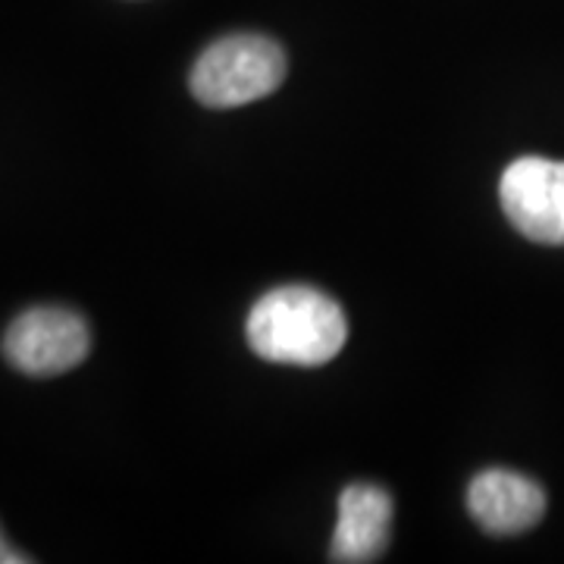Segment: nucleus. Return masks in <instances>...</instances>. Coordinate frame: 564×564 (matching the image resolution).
Masks as SVG:
<instances>
[{"mask_svg":"<svg viewBox=\"0 0 564 564\" xmlns=\"http://www.w3.org/2000/svg\"><path fill=\"white\" fill-rule=\"evenodd\" d=\"M248 345L263 361L321 367L348 339L345 311L311 285H282L254 302L248 314Z\"/></svg>","mask_w":564,"mask_h":564,"instance_id":"f257e3e1","label":"nucleus"},{"mask_svg":"<svg viewBox=\"0 0 564 564\" xmlns=\"http://www.w3.org/2000/svg\"><path fill=\"white\" fill-rule=\"evenodd\" d=\"M285 79V54L267 35H226L204 47L192 66V95L214 110H229L273 95Z\"/></svg>","mask_w":564,"mask_h":564,"instance_id":"f03ea898","label":"nucleus"},{"mask_svg":"<svg viewBox=\"0 0 564 564\" xmlns=\"http://www.w3.org/2000/svg\"><path fill=\"white\" fill-rule=\"evenodd\" d=\"M3 358L25 377H61L91 351V329L82 314L57 304L22 311L3 333Z\"/></svg>","mask_w":564,"mask_h":564,"instance_id":"7ed1b4c3","label":"nucleus"},{"mask_svg":"<svg viewBox=\"0 0 564 564\" xmlns=\"http://www.w3.org/2000/svg\"><path fill=\"white\" fill-rule=\"evenodd\" d=\"M505 217L530 242L564 245V161L521 158L499 182Z\"/></svg>","mask_w":564,"mask_h":564,"instance_id":"20e7f679","label":"nucleus"},{"mask_svg":"<svg viewBox=\"0 0 564 564\" xmlns=\"http://www.w3.org/2000/svg\"><path fill=\"white\" fill-rule=\"evenodd\" d=\"M467 511L492 536H514L536 527L545 514V492L524 474L484 470L467 486Z\"/></svg>","mask_w":564,"mask_h":564,"instance_id":"39448f33","label":"nucleus"},{"mask_svg":"<svg viewBox=\"0 0 564 564\" xmlns=\"http://www.w3.org/2000/svg\"><path fill=\"white\" fill-rule=\"evenodd\" d=\"M392 499L383 486L351 484L339 496V518L329 543V558L339 564L377 562L389 543Z\"/></svg>","mask_w":564,"mask_h":564,"instance_id":"423d86ee","label":"nucleus"},{"mask_svg":"<svg viewBox=\"0 0 564 564\" xmlns=\"http://www.w3.org/2000/svg\"><path fill=\"white\" fill-rule=\"evenodd\" d=\"M32 562V555H25L20 549H13V545L3 540V533H0V564H29Z\"/></svg>","mask_w":564,"mask_h":564,"instance_id":"0eeeda50","label":"nucleus"}]
</instances>
